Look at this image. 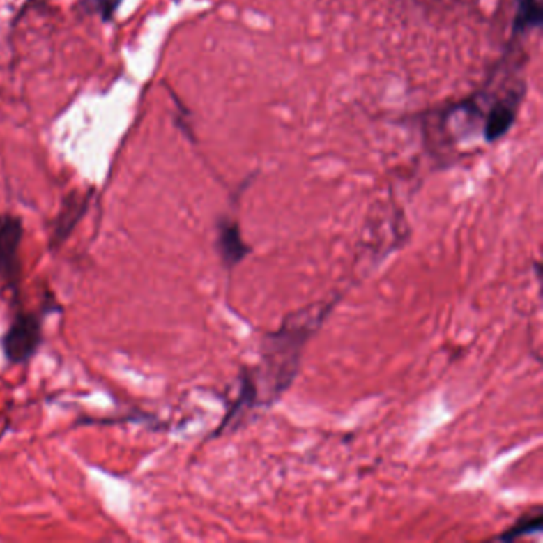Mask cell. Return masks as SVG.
Wrapping results in <instances>:
<instances>
[{
	"label": "cell",
	"instance_id": "3",
	"mask_svg": "<svg viewBox=\"0 0 543 543\" xmlns=\"http://www.w3.org/2000/svg\"><path fill=\"white\" fill-rule=\"evenodd\" d=\"M217 250L227 270H233L250 254L252 249L244 243L238 222L223 218L218 223Z\"/></svg>",
	"mask_w": 543,
	"mask_h": 543
},
{
	"label": "cell",
	"instance_id": "6",
	"mask_svg": "<svg viewBox=\"0 0 543 543\" xmlns=\"http://www.w3.org/2000/svg\"><path fill=\"white\" fill-rule=\"evenodd\" d=\"M120 2L121 0H78V5L86 13L96 15L102 21H109Z\"/></svg>",
	"mask_w": 543,
	"mask_h": 543
},
{
	"label": "cell",
	"instance_id": "1",
	"mask_svg": "<svg viewBox=\"0 0 543 543\" xmlns=\"http://www.w3.org/2000/svg\"><path fill=\"white\" fill-rule=\"evenodd\" d=\"M42 314L16 312L13 322L2 337L3 357L11 365H26L37 354L43 338Z\"/></svg>",
	"mask_w": 543,
	"mask_h": 543
},
{
	"label": "cell",
	"instance_id": "4",
	"mask_svg": "<svg viewBox=\"0 0 543 543\" xmlns=\"http://www.w3.org/2000/svg\"><path fill=\"white\" fill-rule=\"evenodd\" d=\"M89 203V194L72 193L67 196L64 201L63 209L59 211L58 217L53 222V233H52V249L59 247L64 240L70 236L78 222L85 215Z\"/></svg>",
	"mask_w": 543,
	"mask_h": 543
},
{
	"label": "cell",
	"instance_id": "5",
	"mask_svg": "<svg viewBox=\"0 0 543 543\" xmlns=\"http://www.w3.org/2000/svg\"><path fill=\"white\" fill-rule=\"evenodd\" d=\"M542 508L535 507L534 510L524 513L514 521L505 533H502L499 537H496V540L499 542H514L521 539L524 535L530 534H539L542 530Z\"/></svg>",
	"mask_w": 543,
	"mask_h": 543
},
{
	"label": "cell",
	"instance_id": "2",
	"mask_svg": "<svg viewBox=\"0 0 543 543\" xmlns=\"http://www.w3.org/2000/svg\"><path fill=\"white\" fill-rule=\"evenodd\" d=\"M24 227L20 217L0 212V281L16 287L21 274L20 247Z\"/></svg>",
	"mask_w": 543,
	"mask_h": 543
}]
</instances>
